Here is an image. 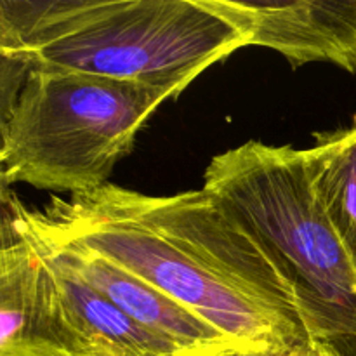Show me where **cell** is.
I'll use <instances>...</instances> for the list:
<instances>
[{
  "instance_id": "obj_8",
  "label": "cell",
  "mask_w": 356,
  "mask_h": 356,
  "mask_svg": "<svg viewBox=\"0 0 356 356\" xmlns=\"http://www.w3.org/2000/svg\"><path fill=\"white\" fill-rule=\"evenodd\" d=\"M26 240V238H24ZM54 284L66 323L82 356H193L125 315L89 282L52 254L35 249Z\"/></svg>"
},
{
  "instance_id": "obj_14",
  "label": "cell",
  "mask_w": 356,
  "mask_h": 356,
  "mask_svg": "<svg viewBox=\"0 0 356 356\" xmlns=\"http://www.w3.org/2000/svg\"><path fill=\"white\" fill-rule=\"evenodd\" d=\"M306 356H322L320 353H316V351H313L312 348H306Z\"/></svg>"
},
{
  "instance_id": "obj_15",
  "label": "cell",
  "mask_w": 356,
  "mask_h": 356,
  "mask_svg": "<svg viewBox=\"0 0 356 356\" xmlns=\"http://www.w3.org/2000/svg\"><path fill=\"white\" fill-rule=\"evenodd\" d=\"M207 353H209V351H207ZM202 355V353H200ZM193 356H197V355H193Z\"/></svg>"
},
{
  "instance_id": "obj_3",
  "label": "cell",
  "mask_w": 356,
  "mask_h": 356,
  "mask_svg": "<svg viewBox=\"0 0 356 356\" xmlns=\"http://www.w3.org/2000/svg\"><path fill=\"white\" fill-rule=\"evenodd\" d=\"M0 17L33 68L177 94L247 45L235 24L205 0H0Z\"/></svg>"
},
{
  "instance_id": "obj_10",
  "label": "cell",
  "mask_w": 356,
  "mask_h": 356,
  "mask_svg": "<svg viewBox=\"0 0 356 356\" xmlns=\"http://www.w3.org/2000/svg\"><path fill=\"white\" fill-rule=\"evenodd\" d=\"M31 68L33 65L30 56L10 38L0 21V176H6L2 167V148L7 125Z\"/></svg>"
},
{
  "instance_id": "obj_6",
  "label": "cell",
  "mask_w": 356,
  "mask_h": 356,
  "mask_svg": "<svg viewBox=\"0 0 356 356\" xmlns=\"http://www.w3.org/2000/svg\"><path fill=\"white\" fill-rule=\"evenodd\" d=\"M16 195L0 207V356H82L44 261L17 232Z\"/></svg>"
},
{
  "instance_id": "obj_1",
  "label": "cell",
  "mask_w": 356,
  "mask_h": 356,
  "mask_svg": "<svg viewBox=\"0 0 356 356\" xmlns=\"http://www.w3.org/2000/svg\"><path fill=\"white\" fill-rule=\"evenodd\" d=\"M37 214L235 343L284 353L308 346L287 282L204 188L156 197L108 183L70 200L52 197Z\"/></svg>"
},
{
  "instance_id": "obj_11",
  "label": "cell",
  "mask_w": 356,
  "mask_h": 356,
  "mask_svg": "<svg viewBox=\"0 0 356 356\" xmlns=\"http://www.w3.org/2000/svg\"><path fill=\"white\" fill-rule=\"evenodd\" d=\"M282 355H284V351L273 350V348L229 346V348H221V350L209 351V353H205L204 356H282Z\"/></svg>"
},
{
  "instance_id": "obj_13",
  "label": "cell",
  "mask_w": 356,
  "mask_h": 356,
  "mask_svg": "<svg viewBox=\"0 0 356 356\" xmlns=\"http://www.w3.org/2000/svg\"><path fill=\"white\" fill-rule=\"evenodd\" d=\"M306 348L308 346L298 348V350H292V351H289V353H284L282 356H306Z\"/></svg>"
},
{
  "instance_id": "obj_7",
  "label": "cell",
  "mask_w": 356,
  "mask_h": 356,
  "mask_svg": "<svg viewBox=\"0 0 356 356\" xmlns=\"http://www.w3.org/2000/svg\"><path fill=\"white\" fill-rule=\"evenodd\" d=\"M232 21L247 45L280 52L294 68L332 63L356 73V0H205Z\"/></svg>"
},
{
  "instance_id": "obj_4",
  "label": "cell",
  "mask_w": 356,
  "mask_h": 356,
  "mask_svg": "<svg viewBox=\"0 0 356 356\" xmlns=\"http://www.w3.org/2000/svg\"><path fill=\"white\" fill-rule=\"evenodd\" d=\"M176 96L169 87L31 68L3 141L7 181L72 197L106 186L156 108Z\"/></svg>"
},
{
  "instance_id": "obj_2",
  "label": "cell",
  "mask_w": 356,
  "mask_h": 356,
  "mask_svg": "<svg viewBox=\"0 0 356 356\" xmlns=\"http://www.w3.org/2000/svg\"><path fill=\"white\" fill-rule=\"evenodd\" d=\"M204 191L291 287L308 346L356 356V273L306 170L302 149L249 141L214 156Z\"/></svg>"
},
{
  "instance_id": "obj_5",
  "label": "cell",
  "mask_w": 356,
  "mask_h": 356,
  "mask_svg": "<svg viewBox=\"0 0 356 356\" xmlns=\"http://www.w3.org/2000/svg\"><path fill=\"white\" fill-rule=\"evenodd\" d=\"M14 222L31 247L52 254L110 299L117 308L153 334L172 341L191 353H207L238 344L170 299L138 275L124 270L108 257L65 238L49 228L37 211H30L16 198Z\"/></svg>"
},
{
  "instance_id": "obj_12",
  "label": "cell",
  "mask_w": 356,
  "mask_h": 356,
  "mask_svg": "<svg viewBox=\"0 0 356 356\" xmlns=\"http://www.w3.org/2000/svg\"><path fill=\"white\" fill-rule=\"evenodd\" d=\"M10 197H13V191H10L9 181H7L6 176H0V207H2Z\"/></svg>"
},
{
  "instance_id": "obj_9",
  "label": "cell",
  "mask_w": 356,
  "mask_h": 356,
  "mask_svg": "<svg viewBox=\"0 0 356 356\" xmlns=\"http://www.w3.org/2000/svg\"><path fill=\"white\" fill-rule=\"evenodd\" d=\"M313 191L356 273V117L302 149Z\"/></svg>"
}]
</instances>
